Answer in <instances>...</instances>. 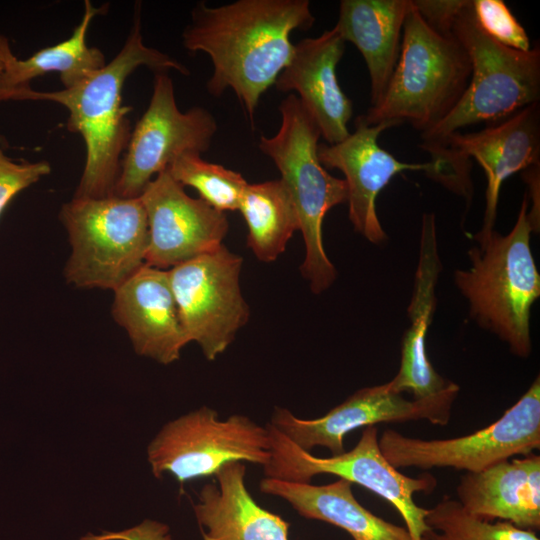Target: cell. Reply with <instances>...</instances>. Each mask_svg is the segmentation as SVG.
Here are the masks:
<instances>
[{
  "label": "cell",
  "mask_w": 540,
  "mask_h": 540,
  "mask_svg": "<svg viewBox=\"0 0 540 540\" xmlns=\"http://www.w3.org/2000/svg\"><path fill=\"white\" fill-rule=\"evenodd\" d=\"M314 22L308 0H237L215 7L201 1L191 11L182 44L210 57L207 91L219 97L231 89L253 122L261 96L291 59V32Z\"/></svg>",
  "instance_id": "cell-1"
},
{
  "label": "cell",
  "mask_w": 540,
  "mask_h": 540,
  "mask_svg": "<svg viewBox=\"0 0 540 540\" xmlns=\"http://www.w3.org/2000/svg\"><path fill=\"white\" fill-rule=\"evenodd\" d=\"M141 24V5L137 4L124 45L103 68L70 88L43 92L30 87L24 93L23 101H51L64 106L68 111L67 129L80 134L84 141L86 158L75 198L114 195L132 132L128 118L132 107L122 101L128 76L141 66L155 73L173 69L185 76L190 74L175 58L145 45Z\"/></svg>",
  "instance_id": "cell-2"
},
{
  "label": "cell",
  "mask_w": 540,
  "mask_h": 540,
  "mask_svg": "<svg viewBox=\"0 0 540 540\" xmlns=\"http://www.w3.org/2000/svg\"><path fill=\"white\" fill-rule=\"evenodd\" d=\"M528 208L525 194L515 225L506 235L494 229L477 233L478 244L468 251L470 266L454 272L455 285L468 301L470 318L522 358L532 350L530 313L540 296Z\"/></svg>",
  "instance_id": "cell-3"
},
{
  "label": "cell",
  "mask_w": 540,
  "mask_h": 540,
  "mask_svg": "<svg viewBox=\"0 0 540 540\" xmlns=\"http://www.w3.org/2000/svg\"><path fill=\"white\" fill-rule=\"evenodd\" d=\"M470 77L471 63L462 45L452 34L429 26L412 3L393 75L379 103L363 118L369 125L409 124L422 134L452 111Z\"/></svg>",
  "instance_id": "cell-4"
},
{
  "label": "cell",
  "mask_w": 540,
  "mask_h": 540,
  "mask_svg": "<svg viewBox=\"0 0 540 540\" xmlns=\"http://www.w3.org/2000/svg\"><path fill=\"white\" fill-rule=\"evenodd\" d=\"M278 108L279 130L271 137L261 135L258 147L280 171V179L294 203L305 244L300 271L311 291L320 294L337 276L324 249L322 224L331 208L347 202V184L320 163L319 128L297 95L289 93Z\"/></svg>",
  "instance_id": "cell-5"
},
{
  "label": "cell",
  "mask_w": 540,
  "mask_h": 540,
  "mask_svg": "<svg viewBox=\"0 0 540 540\" xmlns=\"http://www.w3.org/2000/svg\"><path fill=\"white\" fill-rule=\"evenodd\" d=\"M451 33L469 56L471 77L452 111L421 134L423 150L462 128L504 121L540 100L539 45L523 52L491 39L475 20L472 0L456 16Z\"/></svg>",
  "instance_id": "cell-6"
},
{
  "label": "cell",
  "mask_w": 540,
  "mask_h": 540,
  "mask_svg": "<svg viewBox=\"0 0 540 540\" xmlns=\"http://www.w3.org/2000/svg\"><path fill=\"white\" fill-rule=\"evenodd\" d=\"M59 219L72 249L64 269L69 284L114 291L145 265L149 227L140 197H73Z\"/></svg>",
  "instance_id": "cell-7"
},
{
  "label": "cell",
  "mask_w": 540,
  "mask_h": 540,
  "mask_svg": "<svg viewBox=\"0 0 540 540\" xmlns=\"http://www.w3.org/2000/svg\"><path fill=\"white\" fill-rule=\"evenodd\" d=\"M431 156L426 174L465 199L473 197L471 161L484 170L487 187L480 234L494 229L502 183L511 175L540 163V104L527 106L496 125L478 132H456L425 149Z\"/></svg>",
  "instance_id": "cell-8"
},
{
  "label": "cell",
  "mask_w": 540,
  "mask_h": 540,
  "mask_svg": "<svg viewBox=\"0 0 540 540\" xmlns=\"http://www.w3.org/2000/svg\"><path fill=\"white\" fill-rule=\"evenodd\" d=\"M271 457L263 467L268 478L311 483L314 476L331 474L358 484L393 505L403 518L412 540H425L429 527L425 523L427 509L419 507L414 494L428 492L436 486L432 476L409 477L392 466L382 454L378 429L363 428L360 439L340 455L316 457L293 444L270 423Z\"/></svg>",
  "instance_id": "cell-9"
},
{
  "label": "cell",
  "mask_w": 540,
  "mask_h": 540,
  "mask_svg": "<svg viewBox=\"0 0 540 540\" xmlns=\"http://www.w3.org/2000/svg\"><path fill=\"white\" fill-rule=\"evenodd\" d=\"M271 457L268 428L233 414L220 420L202 406L163 426L147 448L153 475H173L180 483L214 476L224 465L250 462L265 466Z\"/></svg>",
  "instance_id": "cell-10"
},
{
  "label": "cell",
  "mask_w": 540,
  "mask_h": 540,
  "mask_svg": "<svg viewBox=\"0 0 540 540\" xmlns=\"http://www.w3.org/2000/svg\"><path fill=\"white\" fill-rule=\"evenodd\" d=\"M379 446L397 469L450 467L466 473L533 453L540 447V378L498 420L471 434L426 440L387 429Z\"/></svg>",
  "instance_id": "cell-11"
},
{
  "label": "cell",
  "mask_w": 540,
  "mask_h": 540,
  "mask_svg": "<svg viewBox=\"0 0 540 540\" xmlns=\"http://www.w3.org/2000/svg\"><path fill=\"white\" fill-rule=\"evenodd\" d=\"M243 259L224 245L168 270L180 322L188 343L214 361L249 319L240 273Z\"/></svg>",
  "instance_id": "cell-12"
},
{
  "label": "cell",
  "mask_w": 540,
  "mask_h": 540,
  "mask_svg": "<svg viewBox=\"0 0 540 540\" xmlns=\"http://www.w3.org/2000/svg\"><path fill=\"white\" fill-rule=\"evenodd\" d=\"M216 132L214 115L200 106L180 111L172 79L165 71L156 72L150 102L122 157L114 195L140 197L153 177L176 158L206 152Z\"/></svg>",
  "instance_id": "cell-13"
},
{
  "label": "cell",
  "mask_w": 540,
  "mask_h": 540,
  "mask_svg": "<svg viewBox=\"0 0 540 540\" xmlns=\"http://www.w3.org/2000/svg\"><path fill=\"white\" fill-rule=\"evenodd\" d=\"M459 386L424 399H406L390 382L355 391L341 404L316 419H301L288 409L276 407L270 424L300 449H328L331 456L345 452V436L358 428L378 423L427 420L447 425Z\"/></svg>",
  "instance_id": "cell-14"
},
{
  "label": "cell",
  "mask_w": 540,
  "mask_h": 540,
  "mask_svg": "<svg viewBox=\"0 0 540 540\" xmlns=\"http://www.w3.org/2000/svg\"><path fill=\"white\" fill-rule=\"evenodd\" d=\"M140 199L149 227L146 265L168 270L223 245L226 214L190 197L167 169L151 180Z\"/></svg>",
  "instance_id": "cell-15"
},
{
  "label": "cell",
  "mask_w": 540,
  "mask_h": 540,
  "mask_svg": "<svg viewBox=\"0 0 540 540\" xmlns=\"http://www.w3.org/2000/svg\"><path fill=\"white\" fill-rule=\"evenodd\" d=\"M355 130L336 144L318 145V159L324 168L338 169L348 189V215L355 231L373 244L382 243L387 235L379 221L376 199L382 189L397 174L431 169L430 162L406 163L378 144L379 135L399 124L386 121L369 125L363 115L356 117Z\"/></svg>",
  "instance_id": "cell-16"
},
{
  "label": "cell",
  "mask_w": 540,
  "mask_h": 540,
  "mask_svg": "<svg viewBox=\"0 0 540 540\" xmlns=\"http://www.w3.org/2000/svg\"><path fill=\"white\" fill-rule=\"evenodd\" d=\"M345 43L335 27L300 40L274 84L282 93H298L321 137L330 145L349 136L347 125L353 115L352 102L341 89L336 73Z\"/></svg>",
  "instance_id": "cell-17"
},
{
  "label": "cell",
  "mask_w": 540,
  "mask_h": 540,
  "mask_svg": "<svg viewBox=\"0 0 540 540\" xmlns=\"http://www.w3.org/2000/svg\"><path fill=\"white\" fill-rule=\"evenodd\" d=\"M112 315L135 351L161 364L178 360L188 344L168 270L142 266L114 290Z\"/></svg>",
  "instance_id": "cell-18"
},
{
  "label": "cell",
  "mask_w": 540,
  "mask_h": 540,
  "mask_svg": "<svg viewBox=\"0 0 540 540\" xmlns=\"http://www.w3.org/2000/svg\"><path fill=\"white\" fill-rule=\"evenodd\" d=\"M440 271L435 215L424 213L414 288L407 308L410 327L403 337L399 370L389 381L396 391H409L415 399L436 396L453 383L435 371L426 351V337L435 311V289Z\"/></svg>",
  "instance_id": "cell-19"
},
{
  "label": "cell",
  "mask_w": 540,
  "mask_h": 540,
  "mask_svg": "<svg viewBox=\"0 0 540 540\" xmlns=\"http://www.w3.org/2000/svg\"><path fill=\"white\" fill-rule=\"evenodd\" d=\"M456 493L464 509L477 518L535 532L540 528V456L530 453L466 473Z\"/></svg>",
  "instance_id": "cell-20"
},
{
  "label": "cell",
  "mask_w": 540,
  "mask_h": 540,
  "mask_svg": "<svg viewBox=\"0 0 540 540\" xmlns=\"http://www.w3.org/2000/svg\"><path fill=\"white\" fill-rule=\"evenodd\" d=\"M243 462L224 465L193 505L203 540H289V523L261 507L245 484Z\"/></svg>",
  "instance_id": "cell-21"
},
{
  "label": "cell",
  "mask_w": 540,
  "mask_h": 540,
  "mask_svg": "<svg viewBox=\"0 0 540 540\" xmlns=\"http://www.w3.org/2000/svg\"><path fill=\"white\" fill-rule=\"evenodd\" d=\"M411 0H342L335 29L356 46L370 78L371 106L383 97L399 59Z\"/></svg>",
  "instance_id": "cell-22"
},
{
  "label": "cell",
  "mask_w": 540,
  "mask_h": 540,
  "mask_svg": "<svg viewBox=\"0 0 540 540\" xmlns=\"http://www.w3.org/2000/svg\"><path fill=\"white\" fill-rule=\"evenodd\" d=\"M352 483L338 479L325 485L283 481L265 477L260 491L287 501L307 519L330 523L345 530L353 540H412L405 527L388 522L362 506Z\"/></svg>",
  "instance_id": "cell-23"
},
{
  "label": "cell",
  "mask_w": 540,
  "mask_h": 540,
  "mask_svg": "<svg viewBox=\"0 0 540 540\" xmlns=\"http://www.w3.org/2000/svg\"><path fill=\"white\" fill-rule=\"evenodd\" d=\"M101 12L102 8H95L86 0L82 19L71 36L35 52L27 59L17 58L7 41L3 49V85L9 101H20V93L24 88L30 87L31 80L46 73H58L64 88H70L103 68L106 65L103 52L88 46L86 40L92 20Z\"/></svg>",
  "instance_id": "cell-24"
},
{
  "label": "cell",
  "mask_w": 540,
  "mask_h": 540,
  "mask_svg": "<svg viewBox=\"0 0 540 540\" xmlns=\"http://www.w3.org/2000/svg\"><path fill=\"white\" fill-rule=\"evenodd\" d=\"M238 210L246 223V243L258 260L275 261L299 230L294 203L281 179L248 184Z\"/></svg>",
  "instance_id": "cell-25"
},
{
  "label": "cell",
  "mask_w": 540,
  "mask_h": 540,
  "mask_svg": "<svg viewBox=\"0 0 540 540\" xmlns=\"http://www.w3.org/2000/svg\"><path fill=\"white\" fill-rule=\"evenodd\" d=\"M167 170L183 187L194 188L200 199L221 212L238 210L249 184L239 172L205 161L200 154H184Z\"/></svg>",
  "instance_id": "cell-26"
},
{
  "label": "cell",
  "mask_w": 540,
  "mask_h": 540,
  "mask_svg": "<svg viewBox=\"0 0 540 540\" xmlns=\"http://www.w3.org/2000/svg\"><path fill=\"white\" fill-rule=\"evenodd\" d=\"M425 523L429 527L425 540H540L534 531L477 518L449 497L427 509Z\"/></svg>",
  "instance_id": "cell-27"
},
{
  "label": "cell",
  "mask_w": 540,
  "mask_h": 540,
  "mask_svg": "<svg viewBox=\"0 0 540 540\" xmlns=\"http://www.w3.org/2000/svg\"><path fill=\"white\" fill-rule=\"evenodd\" d=\"M480 29L496 42L518 51H529L530 40L520 22L502 0H472Z\"/></svg>",
  "instance_id": "cell-28"
},
{
  "label": "cell",
  "mask_w": 540,
  "mask_h": 540,
  "mask_svg": "<svg viewBox=\"0 0 540 540\" xmlns=\"http://www.w3.org/2000/svg\"><path fill=\"white\" fill-rule=\"evenodd\" d=\"M50 172L47 161L16 162L0 148V217L17 194Z\"/></svg>",
  "instance_id": "cell-29"
},
{
  "label": "cell",
  "mask_w": 540,
  "mask_h": 540,
  "mask_svg": "<svg viewBox=\"0 0 540 540\" xmlns=\"http://www.w3.org/2000/svg\"><path fill=\"white\" fill-rule=\"evenodd\" d=\"M467 0H412L415 9L436 31L450 35L452 25Z\"/></svg>",
  "instance_id": "cell-30"
},
{
  "label": "cell",
  "mask_w": 540,
  "mask_h": 540,
  "mask_svg": "<svg viewBox=\"0 0 540 540\" xmlns=\"http://www.w3.org/2000/svg\"><path fill=\"white\" fill-rule=\"evenodd\" d=\"M91 540H171V537L166 525L145 520L142 524L119 533L92 535Z\"/></svg>",
  "instance_id": "cell-31"
},
{
  "label": "cell",
  "mask_w": 540,
  "mask_h": 540,
  "mask_svg": "<svg viewBox=\"0 0 540 540\" xmlns=\"http://www.w3.org/2000/svg\"><path fill=\"white\" fill-rule=\"evenodd\" d=\"M521 172L528 189L526 194L529 202L528 218L533 232H538L540 227V163L531 165Z\"/></svg>",
  "instance_id": "cell-32"
},
{
  "label": "cell",
  "mask_w": 540,
  "mask_h": 540,
  "mask_svg": "<svg viewBox=\"0 0 540 540\" xmlns=\"http://www.w3.org/2000/svg\"><path fill=\"white\" fill-rule=\"evenodd\" d=\"M8 39L4 35H0V102L9 101V95L3 85V77L5 71V61L3 56V49Z\"/></svg>",
  "instance_id": "cell-33"
}]
</instances>
